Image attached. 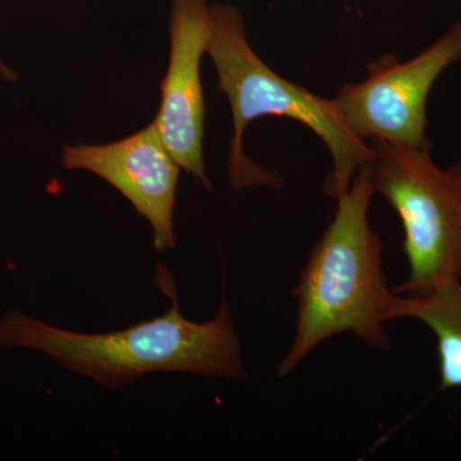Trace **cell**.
I'll list each match as a JSON object with an SVG mask.
<instances>
[{"label": "cell", "mask_w": 461, "mask_h": 461, "mask_svg": "<svg viewBox=\"0 0 461 461\" xmlns=\"http://www.w3.org/2000/svg\"><path fill=\"white\" fill-rule=\"evenodd\" d=\"M375 194L369 163L338 199V211L294 290L296 330L278 364L280 377H288L324 341L345 333L371 348H390L384 326L393 321L395 293L384 276V242L369 223Z\"/></svg>", "instance_id": "7a4b0ae2"}, {"label": "cell", "mask_w": 461, "mask_h": 461, "mask_svg": "<svg viewBox=\"0 0 461 461\" xmlns=\"http://www.w3.org/2000/svg\"><path fill=\"white\" fill-rule=\"evenodd\" d=\"M62 166L94 173L108 182L150 224L156 250L167 253L175 249L176 193L181 167L156 124L111 144L66 147Z\"/></svg>", "instance_id": "8992f818"}, {"label": "cell", "mask_w": 461, "mask_h": 461, "mask_svg": "<svg viewBox=\"0 0 461 461\" xmlns=\"http://www.w3.org/2000/svg\"><path fill=\"white\" fill-rule=\"evenodd\" d=\"M211 41L206 53L213 60L218 86L230 102L233 138L230 149V180L236 190L267 185L278 186L280 177L251 162L242 150L249 124L260 117H286L317 133L332 156L333 169L326 191L338 200L350 187L360 167L372 162L373 149L345 122L335 99L321 98L272 71L249 45L244 18L238 8L212 7Z\"/></svg>", "instance_id": "3957f363"}, {"label": "cell", "mask_w": 461, "mask_h": 461, "mask_svg": "<svg viewBox=\"0 0 461 461\" xmlns=\"http://www.w3.org/2000/svg\"><path fill=\"white\" fill-rule=\"evenodd\" d=\"M156 282L171 299V306L153 320L112 332L80 333L11 311L0 317V350L38 351L112 390L158 372L248 381L226 300L214 318L198 323L182 315L171 273L165 267L158 269Z\"/></svg>", "instance_id": "6da1fadb"}, {"label": "cell", "mask_w": 461, "mask_h": 461, "mask_svg": "<svg viewBox=\"0 0 461 461\" xmlns=\"http://www.w3.org/2000/svg\"><path fill=\"white\" fill-rule=\"evenodd\" d=\"M375 193L395 209L403 229L409 277L395 294H417L461 281V167L444 169L429 148L372 140Z\"/></svg>", "instance_id": "277c9868"}, {"label": "cell", "mask_w": 461, "mask_h": 461, "mask_svg": "<svg viewBox=\"0 0 461 461\" xmlns=\"http://www.w3.org/2000/svg\"><path fill=\"white\" fill-rule=\"evenodd\" d=\"M461 59V21L408 62L384 56L368 66V77L348 84L335 100L357 138L426 149L427 99L437 78Z\"/></svg>", "instance_id": "5b68a950"}, {"label": "cell", "mask_w": 461, "mask_h": 461, "mask_svg": "<svg viewBox=\"0 0 461 461\" xmlns=\"http://www.w3.org/2000/svg\"><path fill=\"white\" fill-rule=\"evenodd\" d=\"M0 77L7 81H17V75L14 74V69L9 68L2 59H0Z\"/></svg>", "instance_id": "9c48e42d"}, {"label": "cell", "mask_w": 461, "mask_h": 461, "mask_svg": "<svg viewBox=\"0 0 461 461\" xmlns=\"http://www.w3.org/2000/svg\"><path fill=\"white\" fill-rule=\"evenodd\" d=\"M417 320L435 333L439 390L461 387V281L448 282L423 293L395 294L393 321Z\"/></svg>", "instance_id": "ba28073f"}, {"label": "cell", "mask_w": 461, "mask_h": 461, "mask_svg": "<svg viewBox=\"0 0 461 461\" xmlns=\"http://www.w3.org/2000/svg\"><path fill=\"white\" fill-rule=\"evenodd\" d=\"M212 26V7L205 0H172L171 56L153 121L173 159L206 189L212 184L203 154L205 102L200 63L208 50Z\"/></svg>", "instance_id": "52a82bcc"}]
</instances>
